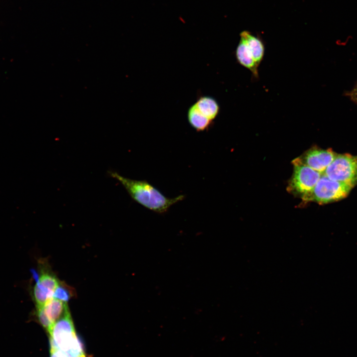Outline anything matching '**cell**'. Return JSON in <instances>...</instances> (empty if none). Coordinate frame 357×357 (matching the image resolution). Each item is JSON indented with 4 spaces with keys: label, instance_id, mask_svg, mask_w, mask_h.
I'll list each match as a JSON object with an SVG mask.
<instances>
[{
    "label": "cell",
    "instance_id": "cell-1",
    "mask_svg": "<svg viewBox=\"0 0 357 357\" xmlns=\"http://www.w3.org/2000/svg\"><path fill=\"white\" fill-rule=\"evenodd\" d=\"M109 175L122 184L135 201L158 213L167 212L172 205L184 198L182 195L172 198L167 197L146 180L132 179L113 171H110Z\"/></svg>",
    "mask_w": 357,
    "mask_h": 357
},
{
    "label": "cell",
    "instance_id": "cell-2",
    "mask_svg": "<svg viewBox=\"0 0 357 357\" xmlns=\"http://www.w3.org/2000/svg\"><path fill=\"white\" fill-rule=\"evenodd\" d=\"M50 347L61 351L67 357H85L83 346L77 337L68 312L57 320L48 331Z\"/></svg>",
    "mask_w": 357,
    "mask_h": 357
},
{
    "label": "cell",
    "instance_id": "cell-3",
    "mask_svg": "<svg viewBox=\"0 0 357 357\" xmlns=\"http://www.w3.org/2000/svg\"><path fill=\"white\" fill-rule=\"evenodd\" d=\"M353 187L350 184L332 180L322 174L306 202L314 201L322 204L339 201L346 197Z\"/></svg>",
    "mask_w": 357,
    "mask_h": 357
},
{
    "label": "cell",
    "instance_id": "cell-4",
    "mask_svg": "<svg viewBox=\"0 0 357 357\" xmlns=\"http://www.w3.org/2000/svg\"><path fill=\"white\" fill-rule=\"evenodd\" d=\"M294 172L288 190L305 201L322 174L301 163L298 158L293 162Z\"/></svg>",
    "mask_w": 357,
    "mask_h": 357
},
{
    "label": "cell",
    "instance_id": "cell-5",
    "mask_svg": "<svg viewBox=\"0 0 357 357\" xmlns=\"http://www.w3.org/2000/svg\"><path fill=\"white\" fill-rule=\"evenodd\" d=\"M323 174L354 187L357 184V155L337 154Z\"/></svg>",
    "mask_w": 357,
    "mask_h": 357
},
{
    "label": "cell",
    "instance_id": "cell-6",
    "mask_svg": "<svg viewBox=\"0 0 357 357\" xmlns=\"http://www.w3.org/2000/svg\"><path fill=\"white\" fill-rule=\"evenodd\" d=\"M40 275L35 274L36 285L33 289V297L36 307H41L53 298L60 282L51 272L42 269Z\"/></svg>",
    "mask_w": 357,
    "mask_h": 357
},
{
    "label": "cell",
    "instance_id": "cell-7",
    "mask_svg": "<svg viewBox=\"0 0 357 357\" xmlns=\"http://www.w3.org/2000/svg\"><path fill=\"white\" fill-rule=\"evenodd\" d=\"M337 155L330 149L312 147L298 158L304 165L323 174Z\"/></svg>",
    "mask_w": 357,
    "mask_h": 357
},
{
    "label": "cell",
    "instance_id": "cell-8",
    "mask_svg": "<svg viewBox=\"0 0 357 357\" xmlns=\"http://www.w3.org/2000/svg\"><path fill=\"white\" fill-rule=\"evenodd\" d=\"M36 308L37 313L46 318L52 326L69 312L66 302L54 298L48 300L44 305Z\"/></svg>",
    "mask_w": 357,
    "mask_h": 357
},
{
    "label": "cell",
    "instance_id": "cell-9",
    "mask_svg": "<svg viewBox=\"0 0 357 357\" xmlns=\"http://www.w3.org/2000/svg\"><path fill=\"white\" fill-rule=\"evenodd\" d=\"M240 37L246 45L253 60L259 66L263 59L265 53V46L262 40L247 31H242L240 34Z\"/></svg>",
    "mask_w": 357,
    "mask_h": 357
},
{
    "label": "cell",
    "instance_id": "cell-10",
    "mask_svg": "<svg viewBox=\"0 0 357 357\" xmlns=\"http://www.w3.org/2000/svg\"><path fill=\"white\" fill-rule=\"evenodd\" d=\"M236 57L238 62L249 70L254 78H258V67L251 55L245 43L240 39L236 50Z\"/></svg>",
    "mask_w": 357,
    "mask_h": 357
},
{
    "label": "cell",
    "instance_id": "cell-11",
    "mask_svg": "<svg viewBox=\"0 0 357 357\" xmlns=\"http://www.w3.org/2000/svg\"><path fill=\"white\" fill-rule=\"evenodd\" d=\"M199 111L205 117L213 121L217 117L220 106L213 97L203 96L199 97L194 103Z\"/></svg>",
    "mask_w": 357,
    "mask_h": 357
},
{
    "label": "cell",
    "instance_id": "cell-12",
    "mask_svg": "<svg viewBox=\"0 0 357 357\" xmlns=\"http://www.w3.org/2000/svg\"><path fill=\"white\" fill-rule=\"evenodd\" d=\"M187 116L190 126L197 131L207 130L213 122L199 111L194 104L188 109Z\"/></svg>",
    "mask_w": 357,
    "mask_h": 357
},
{
    "label": "cell",
    "instance_id": "cell-13",
    "mask_svg": "<svg viewBox=\"0 0 357 357\" xmlns=\"http://www.w3.org/2000/svg\"><path fill=\"white\" fill-rule=\"evenodd\" d=\"M71 297V293L70 290L63 285H60L56 290L53 298L59 299L62 301L67 302Z\"/></svg>",
    "mask_w": 357,
    "mask_h": 357
},
{
    "label": "cell",
    "instance_id": "cell-14",
    "mask_svg": "<svg viewBox=\"0 0 357 357\" xmlns=\"http://www.w3.org/2000/svg\"><path fill=\"white\" fill-rule=\"evenodd\" d=\"M350 99L357 104V83L350 91L347 93Z\"/></svg>",
    "mask_w": 357,
    "mask_h": 357
},
{
    "label": "cell",
    "instance_id": "cell-15",
    "mask_svg": "<svg viewBox=\"0 0 357 357\" xmlns=\"http://www.w3.org/2000/svg\"><path fill=\"white\" fill-rule=\"evenodd\" d=\"M50 357H67L66 355L60 351L52 348L50 349Z\"/></svg>",
    "mask_w": 357,
    "mask_h": 357
},
{
    "label": "cell",
    "instance_id": "cell-16",
    "mask_svg": "<svg viewBox=\"0 0 357 357\" xmlns=\"http://www.w3.org/2000/svg\"></svg>",
    "mask_w": 357,
    "mask_h": 357
}]
</instances>
